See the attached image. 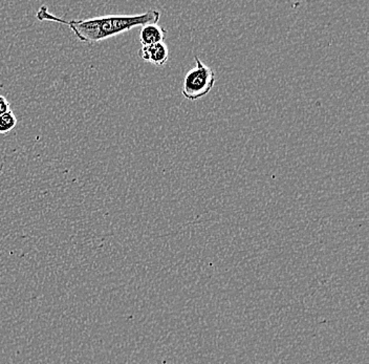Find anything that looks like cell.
Masks as SVG:
<instances>
[{
	"label": "cell",
	"instance_id": "obj_2",
	"mask_svg": "<svg viewBox=\"0 0 369 364\" xmlns=\"http://www.w3.org/2000/svg\"><path fill=\"white\" fill-rule=\"evenodd\" d=\"M195 67L184 76L182 93L187 100L196 101L207 96L215 84V74L211 67L206 65L195 56Z\"/></svg>",
	"mask_w": 369,
	"mask_h": 364
},
{
	"label": "cell",
	"instance_id": "obj_1",
	"mask_svg": "<svg viewBox=\"0 0 369 364\" xmlns=\"http://www.w3.org/2000/svg\"><path fill=\"white\" fill-rule=\"evenodd\" d=\"M36 17L40 21H52L67 25L78 39L93 44L109 39L135 27L158 23L161 13L158 10H149L137 15H107L97 18L65 20L52 14L48 6H42L36 13Z\"/></svg>",
	"mask_w": 369,
	"mask_h": 364
},
{
	"label": "cell",
	"instance_id": "obj_4",
	"mask_svg": "<svg viewBox=\"0 0 369 364\" xmlns=\"http://www.w3.org/2000/svg\"><path fill=\"white\" fill-rule=\"evenodd\" d=\"M166 30L158 25V23L146 25L142 27L141 32H140V42L143 46L162 44L166 38Z\"/></svg>",
	"mask_w": 369,
	"mask_h": 364
},
{
	"label": "cell",
	"instance_id": "obj_5",
	"mask_svg": "<svg viewBox=\"0 0 369 364\" xmlns=\"http://www.w3.org/2000/svg\"><path fill=\"white\" fill-rule=\"evenodd\" d=\"M17 118L12 110L0 116V135H6L16 127Z\"/></svg>",
	"mask_w": 369,
	"mask_h": 364
},
{
	"label": "cell",
	"instance_id": "obj_6",
	"mask_svg": "<svg viewBox=\"0 0 369 364\" xmlns=\"http://www.w3.org/2000/svg\"><path fill=\"white\" fill-rule=\"evenodd\" d=\"M11 105L8 103V100L4 96H0V116L6 114V112H10Z\"/></svg>",
	"mask_w": 369,
	"mask_h": 364
},
{
	"label": "cell",
	"instance_id": "obj_3",
	"mask_svg": "<svg viewBox=\"0 0 369 364\" xmlns=\"http://www.w3.org/2000/svg\"><path fill=\"white\" fill-rule=\"evenodd\" d=\"M139 56L145 63H152L156 67H164L169 58L168 46L164 42L142 46L139 51Z\"/></svg>",
	"mask_w": 369,
	"mask_h": 364
}]
</instances>
